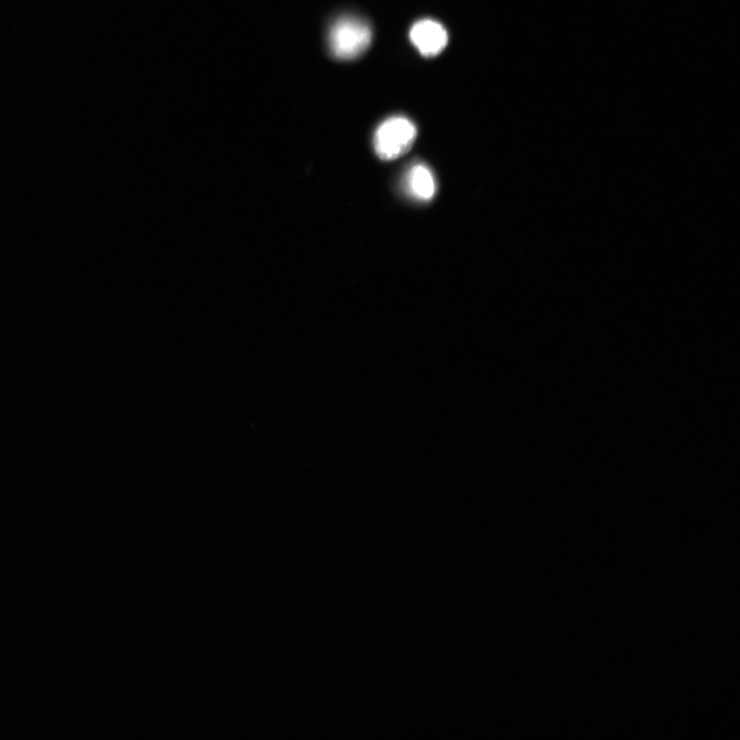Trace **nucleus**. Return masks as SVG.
I'll list each match as a JSON object with an SVG mask.
<instances>
[{"instance_id":"f257e3e1","label":"nucleus","mask_w":740,"mask_h":740,"mask_svg":"<svg viewBox=\"0 0 740 740\" xmlns=\"http://www.w3.org/2000/svg\"><path fill=\"white\" fill-rule=\"evenodd\" d=\"M372 36V29L360 18L343 17L330 28V52L341 60L356 59L369 48Z\"/></svg>"},{"instance_id":"f03ea898","label":"nucleus","mask_w":740,"mask_h":740,"mask_svg":"<svg viewBox=\"0 0 740 740\" xmlns=\"http://www.w3.org/2000/svg\"><path fill=\"white\" fill-rule=\"evenodd\" d=\"M418 135L415 124L403 117L385 121L374 138L375 151L384 161H393L409 153Z\"/></svg>"},{"instance_id":"7ed1b4c3","label":"nucleus","mask_w":740,"mask_h":740,"mask_svg":"<svg viewBox=\"0 0 740 740\" xmlns=\"http://www.w3.org/2000/svg\"><path fill=\"white\" fill-rule=\"evenodd\" d=\"M411 41L425 57H434L446 49L449 35L446 29L436 21L421 20L410 33Z\"/></svg>"},{"instance_id":"20e7f679","label":"nucleus","mask_w":740,"mask_h":740,"mask_svg":"<svg viewBox=\"0 0 740 740\" xmlns=\"http://www.w3.org/2000/svg\"><path fill=\"white\" fill-rule=\"evenodd\" d=\"M407 187L413 197L421 201L431 200L436 191L435 180L431 171L424 165H416L407 177Z\"/></svg>"}]
</instances>
